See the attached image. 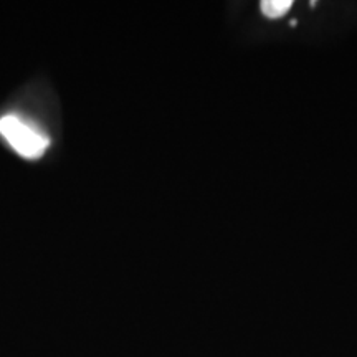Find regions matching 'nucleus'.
I'll use <instances>...</instances> for the list:
<instances>
[{"label": "nucleus", "mask_w": 357, "mask_h": 357, "mask_svg": "<svg viewBox=\"0 0 357 357\" xmlns=\"http://www.w3.org/2000/svg\"><path fill=\"white\" fill-rule=\"evenodd\" d=\"M0 137L20 158L37 160L43 158L50 147V137L32 121L19 114L0 116Z\"/></svg>", "instance_id": "1"}, {"label": "nucleus", "mask_w": 357, "mask_h": 357, "mask_svg": "<svg viewBox=\"0 0 357 357\" xmlns=\"http://www.w3.org/2000/svg\"><path fill=\"white\" fill-rule=\"evenodd\" d=\"M291 6V0H266V2H261V12L270 19H280L287 15Z\"/></svg>", "instance_id": "2"}]
</instances>
